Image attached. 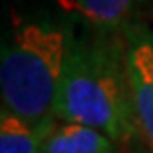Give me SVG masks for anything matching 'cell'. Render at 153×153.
<instances>
[{"mask_svg":"<svg viewBox=\"0 0 153 153\" xmlns=\"http://www.w3.org/2000/svg\"><path fill=\"white\" fill-rule=\"evenodd\" d=\"M54 117L103 131L119 147L139 137L131 105L123 30L68 34L66 62L54 102Z\"/></svg>","mask_w":153,"mask_h":153,"instance_id":"cell-1","label":"cell"},{"mask_svg":"<svg viewBox=\"0 0 153 153\" xmlns=\"http://www.w3.org/2000/svg\"><path fill=\"white\" fill-rule=\"evenodd\" d=\"M68 50V32L42 20L18 22L2 44V108L28 119L54 117V102Z\"/></svg>","mask_w":153,"mask_h":153,"instance_id":"cell-2","label":"cell"},{"mask_svg":"<svg viewBox=\"0 0 153 153\" xmlns=\"http://www.w3.org/2000/svg\"><path fill=\"white\" fill-rule=\"evenodd\" d=\"M123 40L137 133L153 153V30L131 20L123 28Z\"/></svg>","mask_w":153,"mask_h":153,"instance_id":"cell-3","label":"cell"},{"mask_svg":"<svg viewBox=\"0 0 153 153\" xmlns=\"http://www.w3.org/2000/svg\"><path fill=\"white\" fill-rule=\"evenodd\" d=\"M119 145L103 131L85 123L56 119L40 145V153H117Z\"/></svg>","mask_w":153,"mask_h":153,"instance_id":"cell-4","label":"cell"},{"mask_svg":"<svg viewBox=\"0 0 153 153\" xmlns=\"http://www.w3.org/2000/svg\"><path fill=\"white\" fill-rule=\"evenodd\" d=\"M56 117L28 121L2 108L0 114V153H40V145Z\"/></svg>","mask_w":153,"mask_h":153,"instance_id":"cell-5","label":"cell"},{"mask_svg":"<svg viewBox=\"0 0 153 153\" xmlns=\"http://www.w3.org/2000/svg\"><path fill=\"white\" fill-rule=\"evenodd\" d=\"M72 8L94 28L123 30L131 22L137 0H70Z\"/></svg>","mask_w":153,"mask_h":153,"instance_id":"cell-6","label":"cell"}]
</instances>
